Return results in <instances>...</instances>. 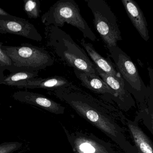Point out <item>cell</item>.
Wrapping results in <instances>:
<instances>
[{
  "label": "cell",
  "instance_id": "1",
  "mask_svg": "<svg viewBox=\"0 0 153 153\" xmlns=\"http://www.w3.org/2000/svg\"><path fill=\"white\" fill-rule=\"evenodd\" d=\"M51 93L103 132L123 153H136L126 136L127 118L111 102L97 99L73 84Z\"/></svg>",
  "mask_w": 153,
  "mask_h": 153
},
{
  "label": "cell",
  "instance_id": "2",
  "mask_svg": "<svg viewBox=\"0 0 153 153\" xmlns=\"http://www.w3.org/2000/svg\"><path fill=\"white\" fill-rule=\"evenodd\" d=\"M44 34L46 47L64 64L88 75L99 76L88 53L69 35L53 25L45 26Z\"/></svg>",
  "mask_w": 153,
  "mask_h": 153
},
{
  "label": "cell",
  "instance_id": "3",
  "mask_svg": "<svg viewBox=\"0 0 153 153\" xmlns=\"http://www.w3.org/2000/svg\"><path fill=\"white\" fill-rule=\"evenodd\" d=\"M46 26L62 27L65 23L81 31L85 38L95 42L97 38L80 14L79 7L74 0H59L55 2L42 17Z\"/></svg>",
  "mask_w": 153,
  "mask_h": 153
},
{
  "label": "cell",
  "instance_id": "4",
  "mask_svg": "<svg viewBox=\"0 0 153 153\" xmlns=\"http://www.w3.org/2000/svg\"><path fill=\"white\" fill-rule=\"evenodd\" d=\"M108 50L110 56L115 63L117 71L124 79L127 89L136 99L138 107V111L146 109L149 88L146 87L140 78L135 64L130 58L118 46Z\"/></svg>",
  "mask_w": 153,
  "mask_h": 153
},
{
  "label": "cell",
  "instance_id": "5",
  "mask_svg": "<svg viewBox=\"0 0 153 153\" xmlns=\"http://www.w3.org/2000/svg\"><path fill=\"white\" fill-rule=\"evenodd\" d=\"M3 47L10 56L16 69V72L23 70L39 71L52 66L54 60L46 49L30 44L19 46Z\"/></svg>",
  "mask_w": 153,
  "mask_h": 153
},
{
  "label": "cell",
  "instance_id": "6",
  "mask_svg": "<svg viewBox=\"0 0 153 153\" xmlns=\"http://www.w3.org/2000/svg\"><path fill=\"white\" fill-rule=\"evenodd\" d=\"M94 16V26L107 49L117 46L122 40L117 19L104 0H85Z\"/></svg>",
  "mask_w": 153,
  "mask_h": 153
},
{
  "label": "cell",
  "instance_id": "7",
  "mask_svg": "<svg viewBox=\"0 0 153 153\" xmlns=\"http://www.w3.org/2000/svg\"><path fill=\"white\" fill-rule=\"evenodd\" d=\"M65 131L74 153H121L112 144L93 133L79 131L70 133Z\"/></svg>",
  "mask_w": 153,
  "mask_h": 153
},
{
  "label": "cell",
  "instance_id": "8",
  "mask_svg": "<svg viewBox=\"0 0 153 153\" xmlns=\"http://www.w3.org/2000/svg\"><path fill=\"white\" fill-rule=\"evenodd\" d=\"M0 33L16 35L38 42L43 40L35 27L28 20L11 15L0 17Z\"/></svg>",
  "mask_w": 153,
  "mask_h": 153
},
{
  "label": "cell",
  "instance_id": "9",
  "mask_svg": "<svg viewBox=\"0 0 153 153\" xmlns=\"http://www.w3.org/2000/svg\"><path fill=\"white\" fill-rule=\"evenodd\" d=\"M99 76L114 90L116 94L114 102L121 111L127 112L135 107V102L125 85L124 79L108 75L96 66Z\"/></svg>",
  "mask_w": 153,
  "mask_h": 153
},
{
  "label": "cell",
  "instance_id": "10",
  "mask_svg": "<svg viewBox=\"0 0 153 153\" xmlns=\"http://www.w3.org/2000/svg\"><path fill=\"white\" fill-rule=\"evenodd\" d=\"M12 97L15 100L23 103L40 107L55 114H62L65 113V107L44 95L27 91L15 92Z\"/></svg>",
  "mask_w": 153,
  "mask_h": 153
},
{
  "label": "cell",
  "instance_id": "11",
  "mask_svg": "<svg viewBox=\"0 0 153 153\" xmlns=\"http://www.w3.org/2000/svg\"><path fill=\"white\" fill-rule=\"evenodd\" d=\"M74 71L82 85L95 94L102 95L101 99L114 102L116 97L115 92L99 76L88 75L77 70H74Z\"/></svg>",
  "mask_w": 153,
  "mask_h": 153
},
{
  "label": "cell",
  "instance_id": "12",
  "mask_svg": "<svg viewBox=\"0 0 153 153\" xmlns=\"http://www.w3.org/2000/svg\"><path fill=\"white\" fill-rule=\"evenodd\" d=\"M73 84L72 82L63 77L56 76L45 78H35L17 83L12 87L25 89L42 88L53 91L70 86Z\"/></svg>",
  "mask_w": 153,
  "mask_h": 153
},
{
  "label": "cell",
  "instance_id": "13",
  "mask_svg": "<svg viewBox=\"0 0 153 153\" xmlns=\"http://www.w3.org/2000/svg\"><path fill=\"white\" fill-rule=\"evenodd\" d=\"M127 129L137 153H153V142L142 130L139 122L127 119Z\"/></svg>",
  "mask_w": 153,
  "mask_h": 153
},
{
  "label": "cell",
  "instance_id": "14",
  "mask_svg": "<svg viewBox=\"0 0 153 153\" xmlns=\"http://www.w3.org/2000/svg\"><path fill=\"white\" fill-rule=\"evenodd\" d=\"M123 5L134 27L140 36L147 42L149 39L147 24L143 12L135 1L122 0Z\"/></svg>",
  "mask_w": 153,
  "mask_h": 153
},
{
  "label": "cell",
  "instance_id": "15",
  "mask_svg": "<svg viewBox=\"0 0 153 153\" xmlns=\"http://www.w3.org/2000/svg\"><path fill=\"white\" fill-rule=\"evenodd\" d=\"M80 42L92 62L97 68L108 75L117 77H121V75L115 69L111 62L98 53L92 44L87 42L84 39H81Z\"/></svg>",
  "mask_w": 153,
  "mask_h": 153
},
{
  "label": "cell",
  "instance_id": "16",
  "mask_svg": "<svg viewBox=\"0 0 153 153\" xmlns=\"http://www.w3.org/2000/svg\"><path fill=\"white\" fill-rule=\"evenodd\" d=\"M38 71L23 70L11 73L5 76L3 81L0 84L12 87L13 85L19 82L37 77L38 76Z\"/></svg>",
  "mask_w": 153,
  "mask_h": 153
},
{
  "label": "cell",
  "instance_id": "17",
  "mask_svg": "<svg viewBox=\"0 0 153 153\" xmlns=\"http://www.w3.org/2000/svg\"><path fill=\"white\" fill-rule=\"evenodd\" d=\"M6 70L11 73L16 72V69L11 58L8 55L3 47V43H0V84L3 81L5 76L4 71Z\"/></svg>",
  "mask_w": 153,
  "mask_h": 153
},
{
  "label": "cell",
  "instance_id": "18",
  "mask_svg": "<svg viewBox=\"0 0 153 153\" xmlns=\"http://www.w3.org/2000/svg\"><path fill=\"white\" fill-rule=\"evenodd\" d=\"M135 120L142 122L144 125L153 135V109L146 108L136 113Z\"/></svg>",
  "mask_w": 153,
  "mask_h": 153
},
{
  "label": "cell",
  "instance_id": "19",
  "mask_svg": "<svg viewBox=\"0 0 153 153\" xmlns=\"http://www.w3.org/2000/svg\"><path fill=\"white\" fill-rule=\"evenodd\" d=\"M24 10L29 18L36 19L41 13V2L39 0H24Z\"/></svg>",
  "mask_w": 153,
  "mask_h": 153
},
{
  "label": "cell",
  "instance_id": "20",
  "mask_svg": "<svg viewBox=\"0 0 153 153\" xmlns=\"http://www.w3.org/2000/svg\"><path fill=\"white\" fill-rule=\"evenodd\" d=\"M22 144L19 142H5L0 145V153H12L19 149Z\"/></svg>",
  "mask_w": 153,
  "mask_h": 153
},
{
  "label": "cell",
  "instance_id": "21",
  "mask_svg": "<svg viewBox=\"0 0 153 153\" xmlns=\"http://www.w3.org/2000/svg\"><path fill=\"white\" fill-rule=\"evenodd\" d=\"M150 78V87L149 88V95L147 101L146 108L153 109V70L148 69Z\"/></svg>",
  "mask_w": 153,
  "mask_h": 153
},
{
  "label": "cell",
  "instance_id": "22",
  "mask_svg": "<svg viewBox=\"0 0 153 153\" xmlns=\"http://www.w3.org/2000/svg\"><path fill=\"white\" fill-rule=\"evenodd\" d=\"M10 15H11L6 12L3 9L1 8H0V17H7L10 16Z\"/></svg>",
  "mask_w": 153,
  "mask_h": 153
}]
</instances>
